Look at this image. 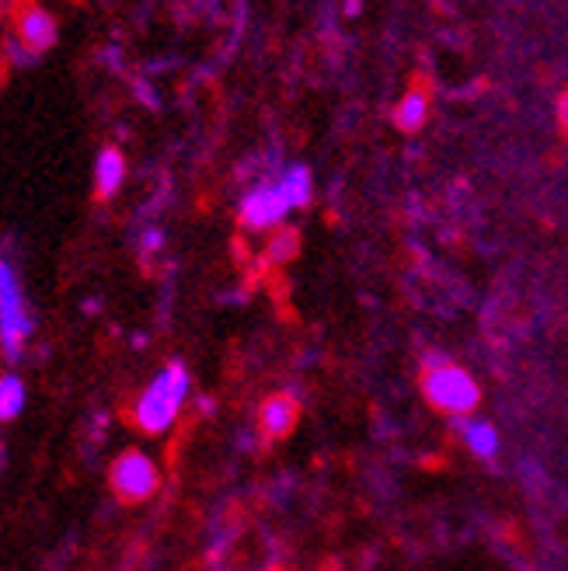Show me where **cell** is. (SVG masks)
Wrapping results in <instances>:
<instances>
[{
    "label": "cell",
    "instance_id": "6da1fadb",
    "mask_svg": "<svg viewBox=\"0 0 568 571\" xmlns=\"http://www.w3.org/2000/svg\"><path fill=\"white\" fill-rule=\"evenodd\" d=\"M189 369L182 363H168L150 387L140 394V401L133 408V419L143 432L158 435L164 429H171V422L179 419V411L189 398Z\"/></svg>",
    "mask_w": 568,
    "mask_h": 571
},
{
    "label": "cell",
    "instance_id": "7a4b0ae2",
    "mask_svg": "<svg viewBox=\"0 0 568 571\" xmlns=\"http://www.w3.org/2000/svg\"><path fill=\"white\" fill-rule=\"evenodd\" d=\"M32 311L25 290H21L18 269L11 266V258H0V353L8 363H18L25 353V342L32 338Z\"/></svg>",
    "mask_w": 568,
    "mask_h": 571
},
{
    "label": "cell",
    "instance_id": "3957f363",
    "mask_svg": "<svg viewBox=\"0 0 568 571\" xmlns=\"http://www.w3.org/2000/svg\"><path fill=\"white\" fill-rule=\"evenodd\" d=\"M422 390L432 408H440L447 414H468L478 408L482 401V390L471 380V373H464L461 366H450L432 359L426 366V377H422Z\"/></svg>",
    "mask_w": 568,
    "mask_h": 571
},
{
    "label": "cell",
    "instance_id": "277c9868",
    "mask_svg": "<svg viewBox=\"0 0 568 571\" xmlns=\"http://www.w3.org/2000/svg\"><path fill=\"white\" fill-rule=\"evenodd\" d=\"M108 481H112V492L122 502H147L158 492V467L154 460L140 450H126L122 456H116L112 471H108Z\"/></svg>",
    "mask_w": 568,
    "mask_h": 571
},
{
    "label": "cell",
    "instance_id": "5b68a950",
    "mask_svg": "<svg viewBox=\"0 0 568 571\" xmlns=\"http://www.w3.org/2000/svg\"><path fill=\"white\" fill-rule=\"evenodd\" d=\"M287 209L290 206L282 203L276 185H258L242 200V224L255 227V230H266V227H276L279 219L287 216Z\"/></svg>",
    "mask_w": 568,
    "mask_h": 571
},
{
    "label": "cell",
    "instance_id": "8992f818",
    "mask_svg": "<svg viewBox=\"0 0 568 571\" xmlns=\"http://www.w3.org/2000/svg\"><path fill=\"white\" fill-rule=\"evenodd\" d=\"M18 42L32 56L53 50V42H56V21H53V14H46L42 8L21 11V18H18Z\"/></svg>",
    "mask_w": 568,
    "mask_h": 571
},
{
    "label": "cell",
    "instance_id": "52a82bcc",
    "mask_svg": "<svg viewBox=\"0 0 568 571\" xmlns=\"http://www.w3.org/2000/svg\"><path fill=\"white\" fill-rule=\"evenodd\" d=\"M261 429H266L269 435H287L293 425H297V401L290 398V394H276V398H269L266 405H261V414H258Z\"/></svg>",
    "mask_w": 568,
    "mask_h": 571
},
{
    "label": "cell",
    "instance_id": "ba28073f",
    "mask_svg": "<svg viewBox=\"0 0 568 571\" xmlns=\"http://www.w3.org/2000/svg\"><path fill=\"white\" fill-rule=\"evenodd\" d=\"M126 179V161H122V153L116 147H105L98 153V161H95V188L101 200H108V195H116L119 185Z\"/></svg>",
    "mask_w": 568,
    "mask_h": 571
},
{
    "label": "cell",
    "instance_id": "9c48e42d",
    "mask_svg": "<svg viewBox=\"0 0 568 571\" xmlns=\"http://www.w3.org/2000/svg\"><path fill=\"white\" fill-rule=\"evenodd\" d=\"M279 195H282V203H287L290 209H300V206H308L311 203V171L308 168H290L287 174L279 179Z\"/></svg>",
    "mask_w": 568,
    "mask_h": 571
},
{
    "label": "cell",
    "instance_id": "30bf717a",
    "mask_svg": "<svg viewBox=\"0 0 568 571\" xmlns=\"http://www.w3.org/2000/svg\"><path fill=\"white\" fill-rule=\"evenodd\" d=\"M25 411V380L18 373H4L0 377V425L14 422Z\"/></svg>",
    "mask_w": 568,
    "mask_h": 571
},
{
    "label": "cell",
    "instance_id": "8fae6325",
    "mask_svg": "<svg viewBox=\"0 0 568 571\" xmlns=\"http://www.w3.org/2000/svg\"><path fill=\"white\" fill-rule=\"evenodd\" d=\"M429 116V98L422 91H408L401 98V105L395 108V126L401 129V133H415Z\"/></svg>",
    "mask_w": 568,
    "mask_h": 571
},
{
    "label": "cell",
    "instance_id": "7c38bea8",
    "mask_svg": "<svg viewBox=\"0 0 568 571\" xmlns=\"http://www.w3.org/2000/svg\"><path fill=\"white\" fill-rule=\"evenodd\" d=\"M464 443L474 456H495L499 453V432L489 422H468L464 425Z\"/></svg>",
    "mask_w": 568,
    "mask_h": 571
},
{
    "label": "cell",
    "instance_id": "4fadbf2b",
    "mask_svg": "<svg viewBox=\"0 0 568 571\" xmlns=\"http://www.w3.org/2000/svg\"><path fill=\"white\" fill-rule=\"evenodd\" d=\"M293 248H297V230H279L276 245H272V258L282 261V258H287V251L293 255Z\"/></svg>",
    "mask_w": 568,
    "mask_h": 571
},
{
    "label": "cell",
    "instance_id": "5bb4252c",
    "mask_svg": "<svg viewBox=\"0 0 568 571\" xmlns=\"http://www.w3.org/2000/svg\"><path fill=\"white\" fill-rule=\"evenodd\" d=\"M558 116H561V122L568 126V95L561 98V105H558Z\"/></svg>",
    "mask_w": 568,
    "mask_h": 571
}]
</instances>
